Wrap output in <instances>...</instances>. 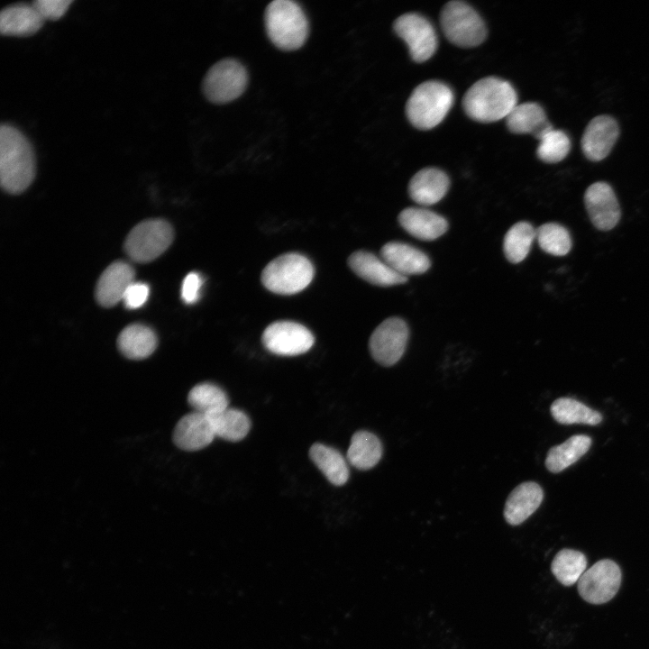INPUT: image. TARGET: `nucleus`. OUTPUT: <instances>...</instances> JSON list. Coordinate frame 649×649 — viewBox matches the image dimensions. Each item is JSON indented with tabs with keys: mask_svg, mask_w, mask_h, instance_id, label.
I'll return each mask as SVG.
<instances>
[{
	"mask_svg": "<svg viewBox=\"0 0 649 649\" xmlns=\"http://www.w3.org/2000/svg\"><path fill=\"white\" fill-rule=\"evenodd\" d=\"M35 177L32 147L16 127L2 123L0 127V184L10 194L23 192Z\"/></svg>",
	"mask_w": 649,
	"mask_h": 649,
	"instance_id": "nucleus-1",
	"label": "nucleus"
},
{
	"mask_svg": "<svg viewBox=\"0 0 649 649\" xmlns=\"http://www.w3.org/2000/svg\"><path fill=\"white\" fill-rule=\"evenodd\" d=\"M516 103V92L509 82L488 77L478 80L466 91L462 107L472 120L492 123L506 118Z\"/></svg>",
	"mask_w": 649,
	"mask_h": 649,
	"instance_id": "nucleus-2",
	"label": "nucleus"
},
{
	"mask_svg": "<svg viewBox=\"0 0 649 649\" xmlns=\"http://www.w3.org/2000/svg\"><path fill=\"white\" fill-rule=\"evenodd\" d=\"M265 26L272 43L284 50L300 48L308 35L305 13L290 0H275L269 4L265 11Z\"/></svg>",
	"mask_w": 649,
	"mask_h": 649,
	"instance_id": "nucleus-3",
	"label": "nucleus"
},
{
	"mask_svg": "<svg viewBox=\"0 0 649 649\" xmlns=\"http://www.w3.org/2000/svg\"><path fill=\"white\" fill-rule=\"evenodd\" d=\"M452 104L453 93L446 84L428 80L413 90L406 105V114L416 128L429 130L445 118Z\"/></svg>",
	"mask_w": 649,
	"mask_h": 649,
	"instance_id": "nucleus-4",
	"label": "nucleus"
},
{
	"mask_svg": "<svg viewBox=\"0 0 649 649\" xmlns=\"http://www.w3.org/2000/svg\"><path fill=\"white\" fill-rule=\"evenodd\" d=\"M314 273V266L306 256L295 252L285 253L264 268L261 282L273 293L293 295L311 283Z\"/></svg>",
	"mask_w": 649,
	"mask_h": 649,
	"instance_id": "nucleus-5",
	"label": "nucleus"
},
{
	"mask_svg": "<svg viewBox=\"0 0 649 649\" xmlns=\"http://www.w3.org/2000/svg\"><path fill=\"white\" fill-rule=\"evenodd\" d=\"M440 21L444 35L456 46L475 47L486 39L487 29L483 20L465 2H448L441 11Z\"/></svg>",
	"mask_w": 649,
	"mask_h": 649,
	"instance_id": "nucleus-6",
	"label": "nucleus"
},
{
	"mask_svg": "<svg viewBox=\"0 0 649 649\" xmlns=\"http://www.w3.org/2000/svg\"><path fill=\"white\" fill-rule=\"evenodd\" d=\"M173 240V230L161 219H150L137 224L124 242L126 254L134 261L149 262L162 254Z\"/></svg>",
	"mask_w": 649,
	"mask_h": 649,
	"instance_id": "nucleus-7",
	"label": "nucleus"
},
{
	"mask_svg": "<svg viewBox=\"0 0 649 649\" xmlns=\"http://www.w3.org/2000/svg\"><path fill=\"white\" fill-rule=\"evenodd\" d=\"M248 74L242 63L233 59L214 64L203 80L206 97L215 104H225L239 97L246 88Z\"/></svg>",
	"mask_w": 649,
	"mask_h": 649,
	"instance_id": "nucleus-8",
	"label": "nucleus"
},
{
	"mask_svg": "<svg viewBox=\"0 0 649 649\" xmlns=\"http://www.w3.org/2000/svg\"><path fill=\"white\" fill-rule=\"evenodd\" d=\"M621 576V570L614 561L600 560L586 570L577 582L579 594L590 604H604L618 591Z\"/></svg>",
	"mask_w": 649,
	"mask_h": 649,
	"instance_id": "nucleus-9",
	"label": "nucleus"
},
{
	"mask_svg": "<svg viewBox=\"0 0 649 649\" xmlns=\"http://www.w3.org/2000/svg\"><path fill=\"white\" fill-rule=\"evenodd\" d=\"M394 31L407 43L416 62L429 59L437 49V36L431 23L415 13H407L396 19Z\"/></svg>",
	"mask_w": 649,
	"mask_h": 649,
	"instance_id": "nucleus-10",
	"label": "nucleus"
},
{
	"mask_svg": "<svg viewBox=\"0 0 649 649\" xmlns=\"http://www.w3.org/2000/svg\"><path fill=\"white\" fill-rule=\"evenodd\" d=\"M408 327L399 317L384 320L373 331L369 342L372 358L380 365L397 363L405 352L408 340Z\"/></svg>",
	"mask_w": 649,
	"mask_h": 649,
	"instance_id": "nucleus-11",
	"label": "nucleus"
},
{
	"mask_svg": "<svg viewBox=\"0 0 649 649\" xmlns=\"http://www.w3.org/2000/svg\"><path fill=\"white\" fill-rule=\"evenodd\" d=\"M261 340L269 352L282 356L305 353L315 343L312 333L303 324L293 321L271 323L264 330Z\"/></svg>",
	"mask_w": 649,
	"mask_h": 649,
	"instance_id": "nucleus-12",
	"label": "nucleus"
},
{
	"mask_svg": "<svg viewBox=\"0 0 649 649\" xmlns=\"http://www.w3.org/2000/svg\"><path fill=\"white\" fill-rule=\"evenodd\" d=\"M584 202L590 219L597 229L609 231L617 224L620 207L608 183L599 181L590 185L584 194Z\"/></svg>",
	"mask_w": 649,
	"mask_h": 649,
	"instance_id": "nucleus-13",
	"label": "nucleus"
},
{
	"mask_svg": "<svg viewBox=\"0 0 649 649\" xmlns=\"http://www.w3.org/2000/svg\"><path fill=\"white\" fill-rule=\"evenodd\" d=\"M619 135L617 121L609 115L594 117L585 128L581 138L584 155L592 161L605 159Z\"/></svg>",
	"mask_w": 649,
	"mask_h": 649,
	"instance_id": "nucleus-14",
	"label": "nucleus"
},
{
	"mask_svg": "<svg viewBox=\"0 0 649 649\" xmlns=\"http://www.w3.org/2000/svg\"><path fill=\"white\" fill-rule=\"evenodd\" d=\"M215 437L209 418L196 411L182 416L173 431L174 443L181 450L188 452L206 447Z\"/></svg>",
	"mask_w": 649,
	"mask_h": 649,
	"instance_id": "nucleus-15",
	"label": "nucleus"
},
{
	"mask_svg": "<svg viewBox=\"0 0 649 649\" xmlns=\"http://www.w3.org/2000/svg\"><path fill=\"white\" fill-rule=\"evenodd\" d=\"M348 264L356 275L376 286H395L407 280V277L396 272L381 258L367 251L352 253Z\"/></svg>",
	"mask_w": 649,
	"mask_h": 649,
	"instance_id": "nucleus-16",
	"label": "nucleus"
},
{
	"mask_svg": "<svg viewBox=\"0 0 649 649\" xmlns=\"http://www.w3.org/2000/svg\"><path fill=\"white\" fill-rule=\"evenodd\" d=\"M134 270L125 261H115L101 274L96 288L97 302L105 307L123 300L129 286L134 282Z\"/></svg>",
	"mask_w": 649,
	"mask_h": 649,
	"instance_id": "nucleus-17",
	"label": "nucleus"
},
{
	"mask_svg": "<svg viewBox=\"0 0 649 649\" xmlns=\"http://www.w3.org/2000/svg\"><path fill=\"white\" fill-rule=\"evenodd\" d=\"M380 257L396 272L407 278L423 274L431 266L430 259L424 251L401 242L385 243Z\"/></svg>",
	"mask_w": 649,
	"mask_h": 649,
	"instance_id": "nucleus-18",
	"label": "nucleus"
},
{
	"mask_svg": "<svg viewBox=\"0 0 649 649\" xmlns=\"http://www.w3.org/2000/svg\"><path fill=\"white\" fill-rule=\"evenodd\" d=\"M398 223L413 237L433 241L448 229V223L442 215L422 207H407L398 215Z\"/></svg>",
	"mask_w": 649,
	"mask_h": 649,
	"instance_id": "nucleus-19",
	"label": "nucleus"
},
{
	"mask_svg": "<svg viewBox=\"0 0 649 649\" xmlns=\"http://www.w3.org/2000/svg\"><path fill=\"white\" fill-rule=\"evenodd\" d=\"M450 186L448 176L436 168H425L416 172L410 179V197L421 206H432L439 202L447 193Z\"/></svg>",
	"mask_w": 649,
	"mask_h": 649,
	"instance_id": "nucleus-20",
	"label": "nucleus"
},
{
	"mask_svg": "<svg viewBox=\"0 0 649 649\" xmlns=\"http://www.w3.org/2000/svg\"><path fill=\"white\" fill-rule=\"evenodd\" d=\"M43 23L32 4H13L0 13V32L4 35L30 36L37 32Z\"/></svg>",
	"mask_w": 649,
	"mask_h": 649,
	"instance_id": "nucleus-21",
	"label": "nucleus"
},
{
	"mask_svg": "<svg viewBox=\"0 0 649 649\" xmlns=\"http://www.w3.org/2000/svg\"><path fill=\"white\" fill-rule=\"evenodd\" d=\"M544 498L542 488L535 482H523L509 494L504 508L506 521L517 526L527 519L541 505Z\"/></svg>",
	"mask_w": 649,
	"mask_h": 649,
	"instance_id": "nucleus-22",
	"label": "nucleus"
},
{
	"mask_svg": "<svg viewBox=\"0 0 649 649\" xmlns=\"http://www.w3.org/2000/svg\"><path fill=\"white\" fill-rule=\"evenodd\" d=\"M506 124L511 133H531L538 140L553 129L543 107L534 102L516 105L506 117Z\"/></svg>",
	"mask_w": 649,
	"mask_h": 649,
	"instance_id": "nucleus-23",
	"label": "nucleus"
},
{
	"mask_svg": "<svg viewBox=\"0 0 649 649\" xmlns=\"http://www.w3.org/2000/svg\"><path fill=\"white\" fill-rule=\"evenodd\" d=\"M117 344L126 358L142 360L149 357L156 349L157 336L150 327L134 324L121 332Z\"/></svg>",
	"mask_w": 649,
	"mask_h": 649,
	"instance_id": "nucleus-24",
	"label": "nucleus"
},
{
	"mask_svg": "<svg viewBox=\"0 0 649 649\" xmlns=\"http://www.w3.org/2000/svg\"><path fill=\"white\" fill-rule=\"evenodd\" d=\"M309 457L324 477L334 485L342 486L349 479V469L343 456L334 448L315 443Z\"/></svg>",
	"mask_w": 649,
	"mask_h": 649,
	"instance_id": "nucleus-25",
	"label": "nucleus"
},
{
	"mask_svg": "<svg viewBox=\"0 0 649 649\" xmlns=\"http://www.w3.org/2000/svg\"><path fill=\"white\" fill-rule=\"evenodd\" d=\"M382 455L379 439L370 432L357 431L351 439L347 451L348 462L359 470L374 467Z\"/></svg>",
	"mask_w": 649,
	"mask_h": 649,
	"instance_id": "nucleus-26",
	"label": "nucleus"
},
{
	"mask_svg": "<svg viewBox=\"0 0 649 649\" xmlns=\"http://www.w3.org/2000/svg\"><path fill=\"white\" fill-rule=\"evenodd\" d=\"M588 435H572L564 443L552 447L546 455L545 466L551 472L558 473L577 462L590 448Z\"/></svg>",
	"mask_w": 649,
	"mask_h": 649,
	"instance_id": "nucleus-27",
	"label": "nucleus"
},
{
	"mask_svg": "<svg viewBox=\"0 0 649 649\" xmlns=\"http://www.w3.org/2000/svg\"><path fill=\"white\" fill-rule=\"evenodd\" d=\"M207 417L215 436L227 441L238 442L243 439L251 428L248 416L241 410L229 407Z\"/></svg>",
	"mask_w": 649,
	"mask_h": 649,
	"instance_id": "nucleus-28",
	"label": "nucleus"
},
{
	"mask_svg": "<svg viewBox=\"0 0 649 649\" xmlns=\"http://www.w3.org/2000/svg\"><path fill=\"white\" fill-rule=\"evenodd\" d=\"M555 421L562 425L585 424L595 425L602 421L599 412L571 398H560L550 407Z\"/></svg>",
	"mask_w": 649,
	"mask_h": 649,
	"instance_id": "nucleus-29",
	"label": "nucleus"
},
{
	"mask_svg": "<svg viewBox=\"0 0 649 649\" xmlns=\"http://www.w3.org/2000/svg\"><path fill=\"white\" fill-rule=\"evenodd\" d=\"M187 401L194 411L210 416L228 407L226 393L213 383H200L191 388Z\"/></svg>",
	"mask_w": 649,
	"mask_h": 649,
	"instance_id": "nucleus-30",
	"label": "nucleus"
},
{
	"mask_svg": "<svg viewBox=\"0 0 649 649\" xmlns=\"http://www.w3.org/2000/svg\"><path fill=\"white\" fill-rule=\"evenodd\" d=\"M535 236L536 230L528 222L521 221L512 225L505 234L503 242L507 261L515 264L521 262L528 255Z\"/></svg>",
	"mask_w": 649,
	"mask_h": 649,
	"instance_id": "nucleus-31",
	"label": "nucleus"
},
{
	"mask_svg": "<svg viewBox=\"0 0 649 649\" xmlns=\"http://www.w3.org/2000/svg\"><path fill=\"white\" fill-rule=\"evenodd\" d=\"M586 567V556L572 549L559 551L551 564L553 574L564 586H571L578 582Z\"/></svg>",
	"mask_w": 649,
	"mask_h": 649,
	"instance_id": "nucleus-32",
	"label": "nucleus"
},
{
	"mask_svg": "<svg viewBox=\"0 0 649 649\" xmlns=\"http://www.w3.org/2000/svg\"><path fill=\"white\" fill-rule=\"evenodd\" d=\"M540 248L554 256H564L571 249V238L568 230L556 223H547L536 229Z\"/></svg>",
	"mask_w": 649,
	"mask_h": 649,
	"instance_id": "nucleus-33",
	"label": "nucleus"
},
{
	"mask_svg": "<svg viewBox=\"0 0 649 649\" xmlns=\"http://www.w3.org/2000/svg\"><path fill=\"white\" fill-rule=\"evenodd\" d=\"M539 141L536 155L542 161L546 163H556L562 160L571 149L568 135L560 130H550Z\"/></svg>",
	"mask_w": 649,
	"mask_h": 649,
	"instance_id": "nucleus-34",
	"label": "nucleus"
},
{
	"mask_svg": "<svg viewBox=\"0 0 649 649\" xmlns=\"http://www.w3.org/2000/svg\"><path fill=\"white\" fill-rule=\"evenodd\" d=\"M32 5L38 11L42 19L45 20H58L68 10L71 0H35Z\"/></svg>",
	"mask_w": 649,
	"mask_h": 649,
	"instance_id": "nucleus-35",
	"label": "nucleus"
},
{
	"mask_svg": "<svg viewBox=\"0 0 649 649\" xmlns=\"http://www.w3.org/2000/svg\"><path fill=\"white\" fill-rule=\"evenodd\" d=\"M150 289L147 284L133 282L125 291L123 303L129 309H136L144 305L149 297Z\"/></svg>",
	"mask_w": 649,
	"mask_h": 649,
	"instance_id": "nucleus-36",
	"label": "nucleus"
},
{
	"mask_svg": "<svg viewBox=\"0 0 649 649\" xmlns=\"http://www.w3.org/2000/svg\"><path fill=\"white\" fill-rule=\"evenodd\" d=\"M203 284L202 277L197 272L188 273L182 283L181 298L186 304H194L200 295Z\"/></svg>",
	"mask_w": 649,
	"mask_h": 649,
	"instance_id": "nucleus-37",
	"label": "nucleus"
}]
</instances>
